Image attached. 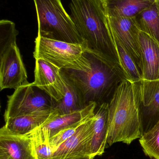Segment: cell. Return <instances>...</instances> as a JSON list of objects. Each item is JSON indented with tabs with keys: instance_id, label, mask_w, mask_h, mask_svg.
Returning a JSON list of instances; mask_svg holds the SVG:
<instances>
[{
	"instance_id": "6da1fadb",
	"label": "cell",
	"mask_w": 159,
	"mask_h": 159,
	"mask_svg": "<svg viewBox=\"0 0 159 159\" xmlns=\"http://www.w3.org/2000/svg\"><path fill=\"white\" fill-rule=\"evenodd\" d=\"M71 17L86 51L99 58L125 79L113 41L103 0H71Z\"/></svg>"
},
{
	"instance_id": "7a4b0ae2",
	"label": "cell",
	"mask_w": 159,
	"mask_h": 159,
	"mask_svg": "<svg viewBox=\"0 0 159 159\" xmlns=\"http://www.w3.org/2000/svg\"><path fill=\"white\" fill-rule=\"evenodd\" d=\"M142 136L141 102L139 83L120 80L108 102L106 144H130Z\"/></svg>"
},
{
	"instance_id": "3957f363",
	"label": "cell",
	"mask_w": 159,
	"mask_h": 159,
	"mask_svg": "<svg viewBox=\"0 0 159 159\" xmlns=\"http://www.w3.org/2000/svg\"><path fill=\"white\" fill-rule=\"evenodd\" d=\"M62 74L76 88L85 107L104 103L122 78L111 67L87 51L73 63L60 69ZM108 103V102H107Z\"/></svg>"
},
{
	"instance_id": "277c9868",
	"label": "cell",
	"mask_w": 159,
	"mask_h": 159,
	"mask_svg": "<svg viewBox=\"0 0 159 159\" xmlns=\"http://www.w3.org/2000/svg\"><path fill=\"white\" fill-rule=\"evenodd\" d=\"M38 22V35L66 43L84 44L82 37L61 0H33Z\"/></svg>"
},
{
	"instance_id": "5b68a950",
	"label": "cell",
	"mask_w": 159,
	"mask_h": 159,
	"mask_svg": "<svg viewBox=\"0 0 159 159\" xmlns=\"http://www.w3.org/2000/svg\"><path fill=\"white\" fill-rule=\"evenodd\" d=\"M8 101L5 111V120L41 110L53 109L56 102L32 83L19 87Z\"/></svg>"
},
{
	"instance_id": "8992f818",
	"label": "cell",
	"mask_w": 159,
	"mask_h": 159,
	"mask_svg": "<svg viewBox=\"0 0 159 159\" xmlns=\"http://www.w3.org/2000/svg\"><path fill=\"white\" fill-rule=\"evenodd\" d=\"M33 56L42 59L61 69L77 60L86 51L84 44H75L44 38L35 39Z\"/></svg>"
},
{
	"instance_id": "52a82bcc",
	"label": "cell",
	"mask_w": 159,
	"mask_h": 159,
	"mask_svg": "<svg viewBox=\"0 0 159 159\" xmlns=\"http://www.w3.org/2000/svg\"><path fill=\"white\" fill-rule=\"evenodd\" d=\"M97 105L92 103L86 108L70 114L57 116L53 110L52 116L44 124L23 136L32 143L48 145L50 138L67 128L84 122L93 116Z\"/></svg>"
},
{
	"instance_id": "ba28073f",
	"label": "cell",
	"mask_w": 159,
	"mask_h": 159,
	"mask_svg": "<svg viewBox=\"0 0 159 159\" xmlns=\"http://www.w3.org/2000/svg\"><path fill=\"white\" fill-rule=\"evenodd\" d=\"M16 43L0 51V88L16 89L29 84Z\"/></svg>"
},
{
	"instance_id": "9c48e42d",
	"label": "cell",
	"mask_w": 159,
	"mask_h": 159,
	"mask_svg": "<svg viewBox=\"0 0 159 159\" xmlns=\"http://www.w3.org/2000/svg\"><path fill=\"white\" fill-rule=\"evenodd\" d=\"M94 115L55 150L51 159H92L91 151Z\"/></svg>"
},
{
	"instance_id": "30bf717a",
	"label": "cell",
	"mask_w": 159,
	"mask_h": 159,
	"mask_svg": "<svg viewBox=\"0 0 159 159\" xmlns=\"http://www.w3.org/2000/svg\"><path fill=\"white\" fill-rule=\"evenodd\" d=\"M32 83L56 102H59L65 93L66 84L60 69L42 59L35 60V80Z\"/></svg>"
},
{
	"instance_id": "8fae6325",
	"label": "cell",
	"mask_w": 159,
	"mask_h": 159,
	"mask_svg": "<svg viewBox=\"0 0 159 159\" xmlns=\"http://www.w3.org/2000/svg\"><path fill=\"white\" fill-rule=\"evenodd\" d=\"M112 36L117 38L129 52L141 70L140 30L134 18L107 16Z\"/></svg>"
},
{
	"instance_id": "7c38bea8",
	"label": "cell",
	"mask_w": 159,
	"mask_h": 159,
	"mask_svg": "<svg viewBox=\"0 0 159 159\" xmlns=\"http://www.w3.org/2000/svg\"><path fill=\"white\" fill-rule=\"evenodd\" d=\"M139 86L143 136L159 120V79L142 80Z\"/></svg>"
},
{
	"instance_id": "4fadbf2b",
	"label": "cell",
	"mask_w": 159,
	"mask_h": 159,
	"mask_svg": "<svg viewBox=\"0 0 159 159\" xmlns=\"http://www.w3.org/2000/svg\"><path fill=\"white\" fill-rule=\"evenodd\" d=\"M0 159H35L30 139L23 135L10 133L2 127L0 129Z\"/></svg>"
},
{
	"instance_id": "5bb4252c",
	"label": "cell",
	"mask_w": 159,
	"mask_h": 159,
	"mask_svg": "<svg viewBox=\"0 0 159 159\" xmlns=\"http://www.w3.org/2000/svg\"><path fill=\"white\" fill-rule=\"evenodd\" d=\"M139 44L141 72L144 80L159 79V44L147 34L140 31Z\"/></svg>"
},
{
	"instance_id": "9a60e30c",
	"label": "cell",
	"mask_w": 159,
	"mask_h": 159,
	"mask_svg": "<svg viewBox=\"0 0 159 159\" xmlns=\"http://www.w3.org/2000/svg\"><path fill=\"white\" fill-rule=\"evenodd\" d=\"M53 109L41 110L5 120L4 129L17 135H24L44 124L53 114Z\"/></svg>"
},
{
	"instance_id": "2e32d148",
	"label": "cell",
	"mask_w": 159,
	"mask_h": 159,
	"mask_svg": "<svg viewBox=\"0 0 159 159\" xmlns=\"http://www.w3.org/2000/svg\"><path fill=\"white\" fill-rule=\"evenodd\" d=\"M108 103L105 102L97 107L93 122V134L91 151V157L100 156L104 153L107 146L108 132Z\"/></svg>"
},
{
	"instance_id": "e0dca14e",
	"label": "cell",
	"mask_w": 159,
	"mask_h": 159,
	"mask_svg": "<svg viewBox=\"0 0 159 159\" xmlns=\"http://www.w3.org/2000/svg\"><path fill=\"white\" fill-rule=\"evenodd\" d=\"M156 0H103L106 16L133 18Z\"/></svg>"
},
{
	"instance_id": "ac0fdd59",
	"label": "cell",
	"mask_w": 159,
	"mask_h": 159,
	"mask_svg": "<svg viewBox=\"0 0 159 159\" xmlns=\"http://www.w3.org/2000/svg\"><path fill=\"white\" fill-rule=\"evenodd\" d=\"M134 18L140 30L150 35L159 44V0Z\"/></svg>"
},
{
	"instance_id": "d6986e66",
	"label": "cell",
	"mask_w": 159,
	"mask_h": 159,
	"mask_svg": "<svg viewBox=\"0 0 159 159\" xmlns=\"http://www.w3.org/2000/svg\"><path fill=\"white\" fill-rule=\"evenodd\" d=\"M62 75L65 80L66 90L63 97L59 102H56L53 109L57 116L70 114L87 107L83 104L74 85L65 76Z\"/></svg>"
},
{
	"instance_id": "ffe728a7",
	"label": "cell",
	"mask_w": 159,
	"mask_h": 159,
	"mask_svg": "<svg viewBox=\"0 0 159 159\" xmlns=\"http://www.w3.org/2000/svg\"><path fill=\"white\" fill-rule=\"evenodd\" d=\"M112 38L125 79L140 83L143 80L142 72L134 59L117 38Z\"/></svg>"
},
{
	"instance_id": "44dd1931",
	"label": "cell",
	"mask_w": 159,
	"mask_h": 159,
	"mask_svg": "<svg viewBox=\"0 0 159 159\" xmlns=\"http://www.w3.org/2000/svg\"><path fill=\"white\" fill-rule=\"evenodd\" d=\"M139 143L146 156L159 159V120L139 139Z\"/></svg>"
},
{
	"instance_id": "7402d4cb",
	"label": "cell",
	"mask_w": 159,
	"mask_h": 159,
	"mask_svg": "<svg viewBox=\"0 0 159 159\" xmlns=\"http://www.w3.org/2000/svg\"><path fill=\"white\" fill-rule=\"evenodd\" d=\"M18 34L14 22L7 20H2L0 21V51L16 43Z\"/></svg>"
},
{
	"instance_id": "603a6c76",
	"label": "cell",
	"mask_w": 159,
	"mask_h": 159,
	"mask_svg": "<svg viewBox=\"0 0 159 159\" xmlns=\"http://www.w3.org/2000/svg\"><path fill=\"white\" fill-rule=\"evenodd\" d=\"M83 122L61 131L49 139L48 145L53 149L54 152L59 146L63 143L75 133L78 127Z\"/></svg>"
},
{
	"instance_id": "cb8c5ba5",
	"label": "cell",
	"mask_w": 159,
	"mask_h": 159,
	"mask_svg": "<svg viewBox=\"0 0 159 159\" xmlns=\"http://www.w3.org/2000/svg\"><path fill=\"white\" fill-rule=\"evenodd\" d=\"M33 153L35 159H51L54 151L46 144L32 143Z\"/></svg>"
},
{
	"instance_id": "d4e9b609",
	"label": "cell",
	"mask_w": 159,
	"mask_h": 159,
	"mask_svg": "<svg viewBox=\"0 0 159 159\" xmlns=\"http://www.w3.org/2000/svg\"></svg>"
}]
</instances>
